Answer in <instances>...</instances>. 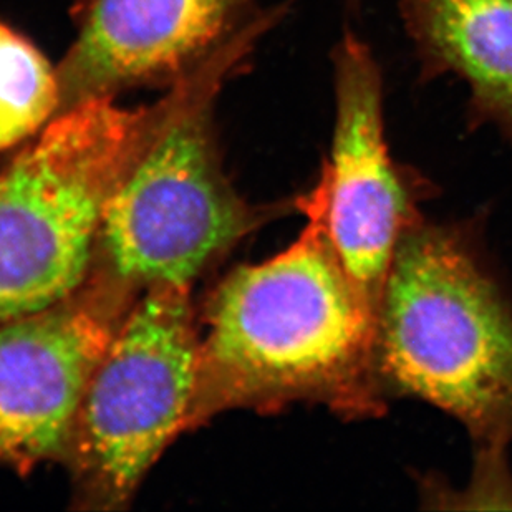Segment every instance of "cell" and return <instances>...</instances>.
<instances>
[{"label": "cell", "mask_w": 512, "mask_h": 512, "mask_svg": "<svg viewBox=\"0 0 512 512\" xmlns=\"http://www.w3.org/2000/svg\"><path fill=\"white\" fill-rule=\"evenodd\" d=\"M198 358L191 289L143 290L88 382L63 459L80 508H123L171 441L191 430Z\"/></svg>", "instance_id": "5b68a950"}, {"label": "cell", "mask_w": 512, "mask_h": 512, "mask_svg": "<svg viewBox=\"0 0 512 512\" xmlns=\"http://www.w3.org/2000/svg\"><path fill=\"white\" fill-rule=\"evenodd\" d=\"M138 295L92 276L80 292L0 324V466L65 459L83 393Z\"/></svg>", "instance_id": "52a82bcc"}, {"label": "cell", "mask_w": 512, "mask_h": 512, "mask_svg": "<svg viewBox=\"0 0 512 512\" xmlns=\"http://www.w3.org/2000/svg\"><path fill=\"white\" fill-rule=\"evenodd\" d=\"M383 392L455 418L478 451L512 443V299L476 221L421 218L401 236L377 315Z\"/></svg>", "instance_id": "3957f363"}, {"label": "cell", "mask_w": 512, "mask_h": 512, "mask_svg": "<svg viewBox=\"0 0 512 512\" xmlns=\"http://www.w3.org/2000/svg\"><path fill=\"white\" fill-rule=\"evenodd\" d=\"M289 4L276 5L203 65L171 85L103 211L92 276L133 295L193 287L242 237L295 201L252 208L224 173L214 107Z\"/></svg>", "instance_id": "7a4b0ae2"}, {"label": "cell", "mask_w": 512, "mask_h": 512, "mask_svg": "<svg viewBox=\"0 0 512 512\" xmlns=\"http://www.w3.org/2000/svg\"><path fill=\"white\" fill-rule=\"evenodd\" d=\"M158 102L90 98L0 170V324L70 299L92 276L103 211Z\"/></svg>", "instance_id": "277c9868"}, {"label": "cell", "mask_w": 512, "mask_h": 512, "mask_svg": "<svg viewBox=\"0 0 512 512\" xmlns=\"http://www.w3.org/2000/svg\"><path fill=\"white\" fill-rule=\"evenodd\" d=\"M295 201L307 218L300 236L271 259L236 267L209 299L191 430L232 408L307 403L345 421L387 410L377 310L330 242L317 184Z\"/></svg>", "instance_id": "6da1fadb"}, {"label": "cell", "mask_w": 512, "mask_h": 512, "mask_svg": "<svg viewBox=\"0 0 512 512\" xmlns=\"http://www.w3.org/2000/svg\"><path fill=\"white\" fill-rule=\"evenodd\" d=\"M335 123L317 188L337 256L373 309H380L401 236L423 216L435 184L393 158L385 123V78L372 47L345 27L330 52Z\"/></svg>", "instance_id": "8992f818"}, {"label": "cell", "mask_w": 512, "mask_h": 512, "mask_svg": "<svg viewBox=\"0 0 512 512\" xmlns=\"http://www.w3.org/2000/svg\"><path fill=\"white\" fill-rule=\"evenodd\" d=\"M271 9L256 0H80L58 63V115L90 98L171 87Z\"/></svg>", "instance_id": "ba28073f"}, {"label": "cell", "mask_w": 512, "mask_h": 512, "mask_svg": "<svg viewBox=\"0 0 512 512\" xmlns=\"http://www.w3.org/2000/svg\"><path fill=\"white\" fill-rule=\"evenodd\" d=\"M418 83L469 88L466 128L491 126L512 150V0H398Z\"/></svg>", "instance_id": "9c48e42d"}, {"label": "cell", "mask_w": 512, "mask_h": 512, "mask_svg": "<svg viewBox=\"0 0 512 512\" xmlns=\"http://www.w3.org/2000/svg\"><path fill=\"white\" fill-rule=\"evenodd\" d=\"M362 2L363 0H343V5H345L348 15L358 17L360 12H362Z\"/></svg>", "instance_id": "8fae6325"}, {"label": "cell", "mask_w": 512, "mask_h": 512, "mask_svg": "<svg viewBox=\"0 0 512 512\" xmlns=\"http://www.w3.org/2000/svg\"><path fill=\"white\" fill-rule=\"evenodd\" d=\"M57 67L0 20V151L27 143L58 115Z\"/></svg>", "instance_id": "30bf717a"}]
</instances>
